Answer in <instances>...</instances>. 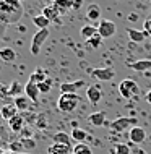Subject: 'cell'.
I'll return each instance as SVG.
<instances>
[{
  "label": "cell",
  "mask_w": 151,
  "mask_h": 154,
  "mask_svg": "<svg viewBox=\"0 0 151 154\" xmlns=\"http://www.w3.org/2000/svg\"><path fill=\"white\" fill-rule=\"evenodd\" d=\"M23 16V7L18 0H5L3 5L0 7V21L5 24L18 23Z\"/></svg>",
  "instance_id": "6da1fadb"
},
{
  "label": "cell",
  "mask_w": 151,
  "mask_h": 154,
  "mask_svg": "<svg viewBox=\"0 0 151 154\" xmlns=\"http://www.w3.org/2000/svg\"><path fill=\"white\" fill-rule=\"evenodd\" d=\"M81 102V97L78 94H72V93H62L60 97L57 101V107L60 112L64 114H72V112L77 110V107Z\"/></svg>",
  "instance_id": "7a4b0ae2"
},
{
  "label": "cell",
  "mask_w": 151,
  "mask_h": 154,
  "mask_svg": "<svg viewBox=\"0 0 151 154\" xmlns=\"http://www.w3.org/2000/svg\"><path fill=\"white\" fill-rule=\"evenodd\" d=\"M119 93H120L122 97L130 99V97H133V96H137L138 93H140V88H138L135 80H132V78H125V80H122V83L119 85Z\"/></svg>",
  "instance_id": "3957f363"
},
{
  "label": "cell",
  "mask_w": 151,
  "mask_h": 154,
  "mask_svg": "<svg viewBox=\"0 0 151 154\" xmlns=\"http://www.w3.org/2000/svg\"><path fill=\"white\" fill-rule=\"evenodd\" d=\"M137 123V119H130V117H119L115 120H112V122H109V128H111V131H117V133H122L125 131L130 125H135Z\"/></svg>",
  "instance_id": "277c9868"
},
{
  "label": "cell",
  "mask_w": 151,
  "mask_h": 154,
  "mask_svg": "<svg viewBox=\"0 0 151 154\" xmlns=\"http://www.w3.org/2000/svg\"><path fill=\"white\" fill-rule=\"evenodd\" d=\"M49 37V29H37L36 34L33 36V41H31V54L33 55H37L42 47V44L46 42V39Z\"/></svg>",
  "instance_id": "5b68a950"
},
{
  "label": "cell",
  "mask_w": 151,
  "mask_h": 154,
  "mask_svg": "<svg viewBox=\"0 0 151 154\" xmlns=\"http://www.w3.org/2000/svg\"><path fill=\"white\" fill-rule=\"evenodd\" d=\"M115 31H117V24L114 21H111V20H101L99 24H98V32L104 37V39L112 37L115 34Z\"/></svg>",
  "instance_id": "8992f818"
},
{
  "label": "cell",
  "mask_w": 151,
  "mask_h": 154,
  "mask_svg": "<svg viewBox=\"0 0 151 154\" xmlns=\"http://www.w3.org/2000/svg\"><path fill=\"white\" fill-rule=\"evenodd\" d=\"M90 75H93L96 80H99V81H111L115 76V72L112 68L106 66V68H91Z\"/></svg>",
  "instance_id": "52a82bcc"
},
{
  "label": "cell",
  "mask_w": 151,
  "mask_h": 154,
  "mask_svg": "<svg viewBox=\"0 0 151 154\" xmlns=\"http://www.w3.org/2000/svg\"><path fill=\"white\" fill-rule=\"evenodd\" d=\"M24 96L33 104H39V88H37L36 83H31V81L26 83V86H24Z\"/></svg>",
  "instance_id": "ba28073f"
},
{
  "label": "cell",
  "mask_w": 151,
  "mask_h": 154,
  "mask_svg": "<svg viewBox=\"0 0 151 154\" xmlns=\"http://www.w3.org/2000/svg\"><path fill=\"white\" fill-rule=\"evenodd\" d=\"M128 138H130V141H132L133 144H141V143L146 140V131H145V128H141V127H133V128H130Z\"/></svg>",
  "instance_id": "9c48e42d"
},
{
  "label": "cell",
  "mask_w": 151,
  "mask_h": 154,
  "mask_svg": "<svg viewBox=\"0 0 151 154\" xmlns=\"http://www.w3.org/2000/svg\"><path fill=\"white\" fill-rule=\"evenodd\" d=\"M86 97L91 104H98L101 101V97H102V91H101L99 86L91 85V86H88V89H86Z\"/></svg>",
  "instance_id": "30bf717a"
},
{
  "label": "cell",
  "mask_w": 151,
  "mask_h": 154,
  "mask_svg": "<svg viewBox=\"0 0 151 154\" xmlns=\"http://www.w3.org/2000/svg\"><path fill=\"white\" fill-rule=\"evenodd\" d=\"M49 154H73V148L70 144H60V143H52L47 148Z\"/></svg>",
  "instance_id": "8fae6325"
},
{
  "label": "cell",
  "mask_w": 151,
  "mask_h": 154,
  "mask_svg": "<svg viewBox=\"0 0 151 154\" xmlns=\"http://www.w3.org/2000/svg\"><path fill=\"white\" fill-rule=\"evenodd\" d=\"M24 123H26V120L23 119L21 114L15 115L13 119L8 120V127H10V130L13 131V133H21V130L24 128Z\"/></svg>",
  "instance_id": "7c38bea8"
},
{
  "label": "cell",
  "mask_w": 151,
  "mask_h": 154,
  "mask_svg": "<svg viewBox=\"0 0 151 154\" xmlns=\"http://www.w3.org/2000/svg\"><path fill=\"white\" fill-rule=\"evenodd\" d=\"M83 86H85V81H83V80H78V81H73V83H62V85H60V91H62V93L77 94V91L81 89Z\"/></svg>",
  "instance_id": "4fadbf2b"
},
{
  "label": "cell",
  "mask_w": 151,
  "mask_h": 154,
  "mask_svg": "<svg viewBox=\"0 0 151 154\" xmlns=\"http://www.w3.org/2000/svg\"><path fill=\"white\" fill-rule=\"evenodd\" d=\"M2 119L3 120H10V119H13L15 115H18L20 114V110L16 109V106L13 102H10V104H3L2 106Z\"/></svg>",
  "instance_id": "5bb4252c"
},
{
  "label": "cell",
  "mask_w": 151,
  "mask_h": 154,
  "mask_svg": "<svg viewBox=\"0 0 151 154\" xmlns=\"http://www.w3.org/2000/svg\"><path fill=\"white\" fill-rule=\"evenodd\" d=\"M13 104L16 106V109H18L20 112L31 110V101H29V99H28L24 94H21V96H16V97H13Z\"/></svg>",
  "instance_id": "9a60e30c"
},
{
  "label": "cell",
  "mask_w": 151,
  "mask_h": 154,
  "mask_svg": "<svg viewBox=\"0 0 151 154\" xmlns=\"http://www.w3.org/2000/svg\"><path fill=\"white\" fill-rule=\"evenodd\" d=\"M127 36H128V39L132 41V42H143V41L146 39V37H149L143 29H135V28H128L127 29Z\"/></svg>",
  "instance_id": "2e32d148"
},
{
  "label": "cell",
  "mask_w": 151,
  "mask_h": 154,
  "mask_svg": "<svg viewBox=\"0 0 151 154\" xmlns=\"http://www.w3.org/2000/svg\"><path fill=\"white\" fill-rule=\"evenodd\" d=\"M106 117H107V114L106 112H94V114H91L90 117H88V123H91V125H94V127H102V125H106Z\"/></svg>",
  "instance_id": "e0dca14e"
},
{
  "label": "cell",
  "mask_w": 151,
  "mask_h": 154,
  "mask_svg": "<svg viewBox=\"0 0 151 154\" xmlns=\"http://www.w3.org/2000/svg\"><path fill=\"white\" fill-rule=\"evenodd\" d=\"M128 68L133 72H148L151 70V60L149 59H143V60H137L128 63Z\"/></svg>",
  "instance_id": "ac0fdd59"
},
{
  "label": "cell",
  "mask_w": 151,
  "mask_h": 154,
  "mask_svg": "<svg viewBox=\"0 0 151 154\" xmlns=\"http://www.w3.org/2000/svg\"><path fill=\"white\" fill-rule=\"evenodd\" d=\"M42 15H44L47 20H50V21H54V20H57L58 16L62 15V11L57 8V5H55V3H52V5H47V7H44V10H42Z\"/></svg>",
  "instance_id": "d6986e66"
},
{
  "label": "cell",
  "mask_w": 151,
  "mask_h": 154,
  "mask_svg": "<svg viewBox=\"0 0 151 154\" xmlns=\"http://www.w3.org/2000/svg\"><path fill=\"white\" fill-rule=\"evenodd\" d=\"M70 136H72V140L77 141V143H85V141L90 138V135L86 133V130H83V128H80V127H73Z\"/></svg>",
  "instance_id": "ffe728a7"
},
{
  "label": "cell",
  "mask_w": 151,
  "mask_h": 154,
  "mask_svg": "<svg viewBox=\"0 0 151 154\" xmlns=\"http://www.w3.org/2000/svg\"><path fill=\"white\" fill-rule=\"evenodd\" d=\"M86 18L90 20L91 23L93 21H99L101 20V8L98 7V5H90L88 7V10H86Z\"/></svg>",
  "instance_id": "44dd1931"
},
{
  "label": "cell",
  "mask_w": 151,
  "mask_h": 154,
  "mask_svg": "<svg viewBox=\"0 0 151 154\" xmlns=\"http://www.w3.org/2000/svg\"><path fill=\"white\" fill-rule=\"evenodd\" d=\"M16 59V52L11 47H3L0 49V60L7 62V63H11Z\"/></svg>",
  "instance_id": "7402d4cb"
},
{
  "label": "cell",
  "mask_w": 151,
  "mask_h": 154,
  "mask_svg": "<svg viewBox=\"0 0 151 154\" xmlns=\"http://www.w3.org/2000/svg\"><path fill=\"white\" fill-rule=\"evenodd\" d=\"M54 143H60V144H70L72 146V136L65 131H57L55 135H52Z\"/></svg>",
  "instance_id": "603a6c76"
},
{
  "label": "cell",
  "mask_w": 151,
  "mask_h": 154,
  "mask_svg": "<svg viewBox=\"0 0 151 154\" xmlns=\"http://www.w3.org/2000/svg\"><path fill=\"white\" fill-rule=\"evenodd\" d=\"M46 80H47V73H46V70L39 68V66H37L36 72L31 73V76H29V81H31V83H36V85H39V83H42V81H46Z\"/></svg>",
  "instance_id": "cb8c5ba5"
},
{
  "label": "cell",
  "mask_w": 151,
  "mask_h": 154,
  "mask_svg": "<svg viewBox=\"0 0 151 154\" xmlns=\"http://www.w3.org/2000/svg\"><path fill=\"white\" fill-rule=\"evenodd\" d=\"M33 23L37 26V29H49L50 20H47L42 13H41V15H36L34 18H33Z\"/></svg>",
  "instance_id": "d4e9b609"
},
{
  "label": "cell",
  "mask_w": 151,
  "mask_h": 154,
  "mask_svg": "<svg viewBox=\"0 0 151 154\" xmlns=\"http://www.w3.org/2000/svg\"><path fill=\"white\" fill-rule=\"evenodd\" d=\"M8 91H10V96L11 97H16V96H21L24 94V86L21 85L20 81H11V85L8 86Z\"/></svg>",
  "instance_id": "484cf974"
},
{
  "label": "cell",
  "mask_w": 151,
  "mask_h": 154,
  "mask_svg": "<svg viewBox=\"0 0 151 154\" xmlns=\"http://www.w3.org/2000/svg\"><path fill=\"white\" fill-rule=\"evenodd\" d=\"M80 34H81L83 39H90V37H93L94 34H98V28L93 26V24H85V26L81 28V31H80Z\"/></svg>",
  "instance_id": "4316f807"
},
{
  "label": "cell",
  "mask_w": 151,
  "mask_h": 154,
  "mask_svg": "<svg viewBox=\"0 0 151 154\" xmlns=\"http://www.w3.org/2000/svg\"><path fill=\"white\" fill-rule=\"evenodd\" d=\"M112 151H114V154H132V148L127 143H117L114 144Z\"/></svg>",
  "instance_id": "83f0119b"
},
{
  "label": "cell",
  "mask_w": 151,
  "mask_h": 154,
  "mask_svg": "<svg viewBox=\"0 0 151 154\" xmlns=\"http://www.w3.org/2000/svg\"><path fill=\"white\" fill-rule=\"evenodd\" d=\"M54 3L57 5V8L64 13L65 10H70L75 5V0H54Z\"/></svg>",
  "instance_id": "f1b7e54d"
},
{
  "label": "cell",
  "mask_w": 151,
  "mask_h": 154,
  "mask_svg": "<svg viewBox=\"0 0 151 154\" xmlns=\"http://www.w3.org/2000/svg\"><path fill=\"white\" fill-rule=\"evenodd\" d=\"M73 154H93L91 146H88L85 143H77L73 146Z\"/></svg>",
  "instance_id": "f546056e"
},
{
  "label": "cell",
  "mask_w": 151,
  "mask_h": 154,
  "mask_svg": "<svg viewBox=\"0 0 151 154\" xmlns=\"http://www.w3.org/2000/svg\"><path fill=\"white\" fill-rule=\"evenodd\" d=\"M8 151H11V152H15V154H23V144H21V141H11V143H8Z\"/></svg>",
  "instance_id": "4dcf8cb0"
},
{
  "label": "cell",
  "mask_w": 151,
  "mask_h": 154,
  "mask_svg": "<svg viewBox=\"0 0 151 154\" xmlns=\"http://www.w3.org/2000/svg\"><path fill=\"white\" fill-rule=\"evenodd\" d=\"M102 39H104V37H102V36H101L99 32H98V34H94L93 37H90V39H88L86 42H88V45H90V47L98 49L99 45H101V42H102Z\"/></svg>",
  "instance_id": "1f68e13d"
},
{
  "label": "cell",
  "mask_w": 151,
  "mask_h": 154,
  "mask_svg": "<svg viewBox=\"0 0 151 154\" xmlns=\"http://www.w3.org/2000/svg\"><path fill=\"white\" fill-rule=\"evenodd\" d=\"M8 97H11L10 91H8V86H5L3 83H0V102L8 101Z\"/></svg>",
  "instance_id": "d6a6232c"
},
{
  "label": "cell",
  "mask_w": 151,
  "mask_h": 154,
  "mask_svg": "<svg viewBox=\"0 0 151 154\" xmlns=\"http://www.w3.org/2000/svg\"><path fill=\"white\" fill-rule=\"evenodd\" d=\"M37 88H39V93H49L50 88H52V80H50V78H47L46 81L39 83V85H37Z\"/></svg>",
  "instance_id": "836d02e7"
},
{
  "label": "cell",
  "mask_w": 151,
  "mask_h": 154,
  "mask_svg": "<svg viewBox=\"0 0 151 154\" xmlns=\"http://www.w3.org/2000/svg\"><path fill=\"white\" fill-rule=\"evenodd\" d=\"M20 141H21L23 148H24V149H28V151H31V149H34V148H36V141L33 140V138H21Z\"/></svg>",
  "instance_id": "e575fe53"
},
{
  "label": "cell",
  "mask_w": 151,
  "mask_h": 154,
  "mask_svg": "<svg viewBox=\"0 0 151 154\" xmlns=\"http://www.w3.org/2000/svg\"><path fill=\"white\" fill-rule=\"evenodd\" d=\"M143 31L148 34L149 37H151V18H148V20H145V23H143Z\"/></svg>",
  "instance_id": "d590c367"
},
{
  "label": "cell",
  "mask_w": 151,
  "mask_h": 154,
  "mask_svg": "<svg viewBox=\"0 0 151 154\" xmlns=\"http://www.w3.org/2000/svg\"><path fill=\"white\" fill-rule=\"evenodd\" d=\"M5 28H7V24L0 21V41H2V37H3V34H5Z\"/></svg>",
  "instance_id": "8d00e7d4"
},
{
  "label": "cell",
  "mask_w": 151,
  "mask_h": 154,
  "mask_svg": "<svg viewBox=\"0 0 151 154\" xmlns=\"http://www.w3.org/2000/svg\"><path fill=\"white\" fill-rule=\"evenodd\" d=\"M132 154H146V152L140 148H132Z\"/></svg>",
  "instance_id": "74e56055"
},
{
  "label": "cell",
  "mask_w": 151,
  "mask_h": 154,
  "mask_svg": "<svg viewBox=\"0 0 151 154\" xmlns=\"http://www.w3.org/2000/svg\"><path fill=\"white\" fill-rule=\"evenodd\" d=\"M81 3H83V0H75V5H73V10H78V8L81 7Z\"/></svg>",
  "instance_id": "f35d334b"
},
{
  "label": "cell",
  "mask_w": 151,
  "mask_h": 154,
  "mask_svg": "<svg viewBox=\"0 0 151 154\" xmlns=\"http://www.w3.org/2000/svg\"><path fill=\"white\" fill-rule=\"evenodd\" d=\"M145 101L148 102V104H151V91H148V93H146V96H145Z\"/></svg>",
  "instance_id": "ab89813d"
},
{
  "label": "cell",
  "mask_w": 151,
  "mask_h": 154,
  "mask_svg": "<svg viewBox=\"0 0 151 154\" xmlns=\"http://www.w3.org/2000/svg\"><path fill=\"white\" fill-rule=\"evenodd\" d=\"M3 135H5V131H3V128H2V125H0V141L3 140Z\"/></svg>",
  "instance_id": "60d3db41"
},
{
  "label": "cell",
  "mask_w": 151,
  "mask_h": 154,
  "mask_svg": "<svg viewBox=\"0 0 151 154\" xmlns=\"http://www.w3.org/2000/svg\"><path fill=\"white\" fill-rule=\"evenodd\" d=\"M128 20H132V21H137V15H130Z\"/></svg>",
  "instance_id": "b9f144b4"
},
{
  "label": "cell",
  "mask_w": 151,
  "mask_h": 154,
  "mask_svg": "<svg viewBox=\"0 0 151 154\" xmlns=\"http://www.w3.org/2000/svg\"><path fill=\"white\" fill-rule=\"evenodd\" d=\"M2 106H3V104L0 102V110H2ZM2 120H3V119H2V112H0V122H2Z\"/></svg>",
  "instance_id": "7bdbcfd3"
},
{
  "label": "cell",
  "mask_w": 151,
  "mask_h": 154,
  "mask_svg": "<svg viewBox=\"0 0 151 154\" xmlns=\"http://www.w3.org/2000/svg\"><path fill=\"white\" fill-rule=\"evenodd\" d=\"M3 154H15V152H11V151H3Z\"/></svg>",
  "instance_id": "ee69618b"
},
{
  "label": "cell",
  "mask_w": 151,
  "mask_h": 154,
  "mask_svg": "<svg viewBox=\"0 0 151 154\" xmlns=\"http://www.w3.org/2000/svg\"><path fill=\"white\" fill-rule=\"evenodd\" d=\"M3 2H5V0H0V7H2V5H3Z\"/></svg>",
  "instance_id": "f6af8a7d"
},
{
  "label": "cell",
  "mask_w": 151,
  "mask_h": 154,
  "mask_svg": "<svg viewBox=\"0 0 151 154\" xmlns=\"http://www.w3.org/2000/svg\"><path fill=\"white\" fill-rule=\"evenodd\" d=\"M18 2H23V0H18Z\"/></svg>",
  "instance_id": "bcb514c9"
},
{
  "label": "cell",
  "mask_w": 151,
  "mask_h": 154,
  "mask_svg": "<svg viewBox=\"0 0 151 154\" xmlns=\"http://www.w3.org/2000/svg\"><path fill=\"white\" fill-rule=\"evenodd\" d=\"M23 154H24V152H23Z\"/></svg>",
  "instance_id": "7dc6e473"
}]
</instances>
